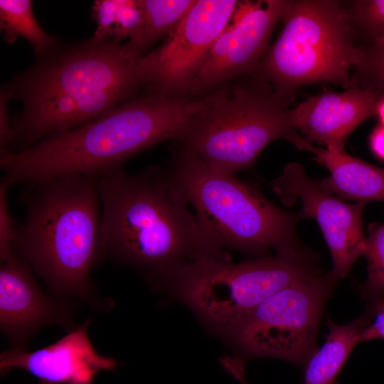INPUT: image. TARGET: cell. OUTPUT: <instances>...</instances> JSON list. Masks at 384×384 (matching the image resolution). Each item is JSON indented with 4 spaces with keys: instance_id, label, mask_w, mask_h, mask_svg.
<instances>
[{
    "instance_id": "cell-1",
    "label": "cell",
    "mask_w": 384,
    "mask_h": 384,
    "mask_svg": "<svg viewBox=\"0 0 384 384\" xmlns=\"http://www.w3.org/2000/svg\"><path fill=\"white\" fill-rule=\"evenodd\" d=\"M102 257L169 289L196 265L230 258L201 225L169 170L122 167L99 178Z\"/></svg>"
},
{
    "instance_id": "cell-2",
    "label": "cell",
    "mask_w": 384,
    "mask_h": 384,
    "mask_svg": "<svg viewBox=\"0 0 384 384\" xmlns=\"http://www.w3.org/2000/svg\"><path fill=\"white\" fill-rule=\"evenodd\" d=\"M140 56L128 43L91 38L58 45L39 57L1 89L23 104L21 112L11 118V145L27 149L127 101L142 87L137 68Z\"/></svg>"
},
{
    "instance_id": "cell-3",
    "label": "cell",
    "mask_w": 384,
    "mask_h": 384,
    "mask_svg": "<svg viewBox=\"0 0 384 384\" xmlns=\"http://www.w3.org/2000/svg\"><path fill=\"white\" fill-rule=\"evenodd\" d=\"M201 99L149 92L129 100L75 128L53 134L21 151H1L10 184L87 175L100 177L130 157L169 139L178 140L193 118L218 97Z\"/></svg>"
},
{
    "instance_id": "cell-4",
    "label": "cell",
    "mask_w": 384,
    "mask_h": 384,
    "mask_svg": "<svg viewBox=\"0 0 384 384\" xmlns=\"http://www.w3.org/2000/svg\"><path fill=\"white\" fill-rule=\"evenodd\" d=\"M99 178L70 175L32 184L14 250L56 295L106 310L111 302L99 299L90 279L102 257Z\"/></svg>"
},
{
    "instance_id": "cell-5",
    "label": "cell",
    "mask_w": 384,
    "mask_h": 384,
    "mask_svg": "<svg viewBox=\"0 0 384 384\" xmlns=\"http://www.w3.org/2000/svg\"><path fill=\"white\" fill-rule=\"evenodd\" d=\"M168 169L223 250L260 257L298 244V213L277 206L255 186L210 168L181 148L173 152Z\"/></svg>"
},
{
    "instance_id": "cell-6",
    "label": "cell",
    "mask_w": 384,
    "mask_h": 384,
    "mask_svg": "<svg viewBox=\"0 0 384 384\" xmlns=\"http://www.w3.org/2000/svg\"><path fill=\"white\" fill-rule=\"evenodd\" d=\"M282 30L254 75L289 100L294 89L328 82L349 88V71L360 65L351 15L335 1H287Z\"/></svg>"
},
{
    "instance_id": "cell-7",
    "label": "cell",
    "mask_w": 384,
    "mask_h": 384,
    "mask_svg": "<svg viewBox=\"0 0 384 384\" xmlns=\"http://www.w3.org/2000/svg\"><path fill=\"white\" fill-rule=\"evenodd\" d=\"M296 134L287 100L256 77L231 91L221 89L176 141L210 168L235 174L252 166L272 142H290Z\"/></svg>"
},
{
    "instance_id": "cell-8",
    "label": "cell",
    "mask_w": 384,
    "mask_h": 384,
    "mask_svg": "<svg viewBox=\"0 0 384 384\" xmlns=\"http://www.w3.org/2000/svg\"><path fill=\"white\" fill-rule=\"evenodd\" d=\"M320 272L314 255L300 245L233 264H200L169 289L219 334L279 291Z\"/></svg>"
},
{
    "instance_id": "cell-9",
    "label": "cell",
    "mask_w": 384,
    "mask_h": 384,
    "mask_svg": "<svg viewBox=\"0 0 384 384\" xmlns=\"http://www.w3.org/2000/svg\"><path fill=\"white\" fill-rule=\"evenodd\" d=\"M336 282L331 272L297 282L220 335L246 357L280 358L304 367L316 350L320 321Z\"/></svg>"
},
{
    "instance_id": "cell-10",
    "label": "cell",
    "mask_w": 384,
    "mask_h": 384,
    "mask_svg": "<svg viewBox=\"0 0 384 384\" xmlns=\"http://www.w3.org/2000/svg\"><path fill=\"white\" fill-rule=\"evenodd\" d=\"M238 1L196 0L176 28L157 48L138 60L142 87L149 92L185 95L215 41L232 20Z\"/></svg>"
},
{
    "instance_id": "cell-11",
    "label": "cell",
    "mask_w": 384,
    "mask_h": 384,
    "mask_svg": "<svg viewBox=\"0 0 384 384\" xmlns=\"http://www.w3.org/2000/svg\"><path fill=\"white\" fill-rule=\"evenodd\" d=\"M270 186L281 202L287 206L299 201V218L314 219L329 249L337 281L346 277L355 262L364 255L366 238L363 230L365 203H348L308 176L302 165L289 163Z\"/></svg>"
},
{
    "instance_id": "cell-12",
    "label": "cell",
    "mask_w": 384,
    "mask_h": 384,
    "mask_svg": "<svg viewBox=\"0 0 384 384\" xmlns=\"http://www.w3.org/2000/svg\"><path fill=\"white\" fill-rule=\"evenodd\" d=\"M287 4L282 0L238 2L231 23L210 50L191 92H208L234 77L254 74Z\"/></svg>"
},
{
    "instance_id": "cell-13",
    "label": "cell",
    "mask_w": 384,
    "mask_h": 384,
    "mask_svg": "<svg viewBox=\"0 0 384 384\" xmlns=\"http://www.w3.org/2000/svg\"><path fill=\"white\" fill-rule=\"evenodd\" d=\"M30 266L16 254L1 262L0 328L14 348L25 349L40 329L58 324L73 330L74 306L43 294Z\"/></svg>"
},
{
    "instance_id": "cell-14",
    "label": "cell",
    "mask_w": 384,
    "mask_h": 384,
    "mask_svg": "<svg viewBox=\"0 0 384 384\" xmlns=\"http://www.w3.org/2000/svg\"><path fill=\"white\" fill-rule=\"evenodd\" d=\"M91 319L48 346L34 351L13 348L0 356L1 375L14 368L24 370L38 384H92L100 371H114L117 361L100 354L87 331Z\"/></svg>"
},
{
    "instance_id": "cell-15",
    "label": "cell",
    "mask_w": 384,
    "mask_h": 384,
    "mask_svg": "<svg viewBox=\"0 0 384 384\" xmlns=\"http://www.w3.org/2000/svg\"><path fill=\"white\" fill-rule=\"evenodd\" d=\"M383 99L384 87L361 89L353 85L343 92L311 96L290 110V118L309 142L343 149L348 135L377 114Z\"/></svg>"
},
{
    "instance_id": "cell-16",
    "label": "cell",
    "mask_w": 384,
    "mask_h": 384,
    "mask_svg": "<svg viewBox=\"0 0 384 384\" xmlns=\"http://www.w3.org/2000/svg\"><path fill=\"white\" fill-rule=\"evenodd\" d=\"M308 151L329 171L320 181L324 188L342 200L357 202H384V169L347 154L343 149L321 148L297 134L291 142Z\"/></svg>"
},
{
    "instance_id": "cell-17",
    "label": "cell",
    "mask_w": 384,
    "mask_h": 384,
    "mask_svg": "<svg viewBox=\"0 0 384 384\" xmlns=\"http://www.w3.org/2000/svg\"><path fill=\"white\" fill-rule=\"evenodd\" d=\"M373 309L367 306L362 316L338 325L328 319L329 333L324 343L304 366V384H338L337 377L356 344L361 331L371 321Z\"/></svg>"
},
{
    "instance_id": "cell-18",
    "label": "cell",
    "mask_w": 384,
    "mask_h": 384,
    "mask_svg": "<svg viewBox=\"0 0 384 384\" xmlns=\"http://www.w3.org/2000/svg\"><path fill=\"white\" fill-rule=\"evenodd\" d=\"M196 0H138L141 23L128 41L141 55L156 41L168 36L179 24Z\"/></svg>"
},
{
    "instance_id": "cell-19",
    "label": "cell",
    "mask_w": 384,
    "mask_h": 384,
    "mask_svg": "<svg viewBox=\"0 0 384 384\" xmlns=\"http://www.w3.org/2000/svg\"><path fill=\"white\" fill-rule=\"evenodd\" d=\"M33 2L29 0H1L0 27L4 40L14 43L18 37L26 39L39 58L58 46L39 25L33 12Z\"/></svg>"
},
{
    "instance_id": "cell-20",
    "label": "cell",
    "mask_w": 384,
    "mask_h": 384,
    "mask_svg": "<svg viewBox=\"0 0 384 384\" xmlns=\"http://www.w3.org/2000/svg\"><path fill=\"white\" fill-rule=\"evenodd\" d=\"M364 256L368 275L358 291L368 305H372L384 300V223L368 225Z\"/></svg>"
},
{
    "instance_id": "cell-21",
    "label": "cell",
    "mask_w": 384,
    "mask_h": 384,
    "mask_svg": "<svg viewBox=\"0 0 384 384\" xmlns=\"http://www.w3.org/2000/svg\"><path fill=\"white\" fill-rule=\"evenodd\" d=\"M353 18L373 41L384 38V0L356 1Z\"/></svg>"
},
{
    "instance_id": "cell-22",
    "label": "cell",
    "mask_w": 384,
    "mask_h": 384,
    "mask_svg": "<svg viewBox=\"0 0 384 384\" xmlns=\"http://www.w3.org/2000/svg\"><path fill=\"white\" fill-rule=\"evenodd\" d=\"M10 184L4 179L0 185V260L1 262L13 257L16 253L14 241L16 229L9 211L7 192Z\"/></svg>"
},
{
    "instance_id": "cell-23",
    "label": "cell",
    "mask_w": 384,
    "mask_h": 384,
    "mask_svg": "<svg viewBox=\"0 0 384 384\" xmlns=\"http://www.w3.org/2000/svg\"><path fill=\"white\" fill-rule=\"evenodd\" d=\"M122 2V0H97L94 2L92 17L97 23V28L93 39H111Z\"/></svg>"
},
{
    "instance_id": "cell-24",
    "label": "cell",
    "mask_w": 384,
    "mask_h": 384,
    "mask_svg": "<svg viewBox=\"0 0 384 384\" xmlns=\"http://www.w3.org/2000/svg\"><path fill=\"white\" fill-rule=\"evenodd\" d=\"M142 20L138 0H122L111 39L119 43L133 36Z\"/></svg>"
},
{
    "instance_id": "cell-25",
    "label": "cell",
    "mask_w": 384,
    "mask_h": 384,
    "mask_svg": "<svg viewBox=\"0 0 384 384\" xmlns=\"http://www.w3.org/2000/svg\"><path fill=\"white\" fill-rule=\"evenodd\" d=\"M359 66L372 77L384 82V38L373 41L370 48L363 51Z\"/></svg>"
},
{
    "instance_id": "cell-26",
    "label": "cell",
    "mask_w": 384,
    "mask_h": 384,
    "mask_svg": "<svg viewBox=\"0 0 384 384\" xmlns=\"http://www.w3.org/2000/svg\"><path fill=\"white\" fill-rule=\"evenodd\" d=\"M371 321L361 331L358 342L363 343L375 339H384V300L372 305Z\"/></svg>"
},
{
    "instance_id": "cell-27",
    "label": "cell",
    "mask_w": 384,
    "mask_h": 384,
    "mask_svg": "<svg viewBox=\"0 0 384 384\" xmlns=\"http://www.w3.org/2000/svg\"><path fill=\"white\" fill-rule=\"evenodd\" d=\"M10 96L4 90L0 97V146L1 151L8 149L12 143L11 119L9 117L8 102Z\"/></svg>"
},
{
    "instance_id": "cell-28",
    "label": "cell",
    "mask_w": 384,
    "mask_h": 384,
    "mask_svg": "<svg viewBox=\"0 0 384 384\" xmlns=\"http://www.w3.org/2000/svg\"><path fill=\"white\" fill-rule=\"evenodd\" d=\"M220 363L240 384H249L245 378V363L242 358L225 355L220 358Z\"/></svg>"
},
{
    "instance_id": "cell-29",
    "label": "cell",
    "mask_w": 384,
    "mask_h": 384,
    "mask_svg": "<svg viewBox=\"0 0 384 384\" xmlns=\"http://www.w3.org/2000/svg\"><path fill=\"white\" fill-rule=\"evenodd\" d=\"M370 144L374 154L384 161V125L381 124L373 131Z\"/></svg>"
},
{
    "instance_id": "cell-30",
    "label": "cell",
    "mask_w": 384,
    "mask_h": 384,
    "mask_svg": "<svg viewBox=\"0 0 384 384\" xmlns=\"http://www.w3.org/2000/svg\"><path fill=\"white\" fill-rule=\"evenodd\" d=\"M377 114L378 115L382 124L384 125V99L380 102L378 107Z\"/></svg>"
}]
</instances>
